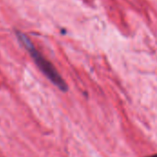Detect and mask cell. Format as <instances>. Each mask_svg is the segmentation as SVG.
<instances>
[{"mask_svg": "<svg viewBox=\"0 0 157 157\" xmlns=\"http://www.w3.org/2000/svg\"><path fill=\"white\" fill-rule=\"evenodd\" d=\"M17 37L19 42L26 48V50L29 52L31 58L33 59L34 63L38 66V68L41 71V73L60 90L65 92L68 89V86L63 78L61 76L59 72L56 70L54 65L47 60L39 51L35 49L30 40L22 32L17 31Z\"/></svg>", "mask_w": 157, "mask_h": 157, "instance_id": "obj_1", "label": "cell"}, {"mask_svg": "<svg viewBox=\"0 0 157 157\" xmlns=\"http://www.w3.org/2000/svg\"><path fill=\"white\" fill-rule=\"evenodd\" d=\"M147 157H157V154H155V155H151V156H147Z\"/></svg>", "mask_w": 157, "mask_h": 157, "instance_id": "obj_2", "label": "cell"}]
</instances>
